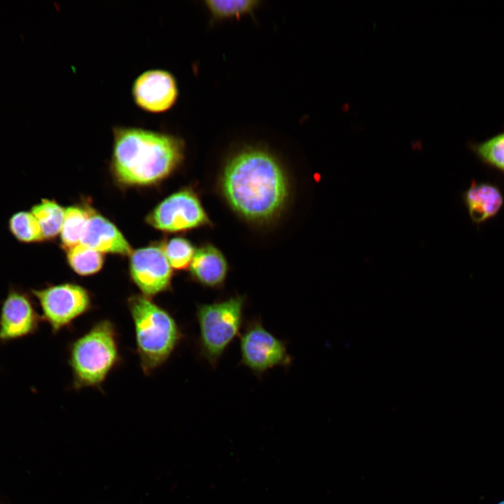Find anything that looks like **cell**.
Wrapping results in <instances>:
<instances>
[{"label": "cell", "mask_w": 504, "mask_h": 504, "mask_svg": "<svg viewBox=\"0 0 504 504\" xmlns=\"http://www.w3.org/2000/svg\"><path fill=\"white\" fill-rule=\"evenodd\" d=\"M229 206L246 220L263 223L276 218L289 197L286 174L268 152L244 149L230 158L220 178Z\"/></svg>", "instance_id": "6da1fadb"}, {"label": "cell", "mask_w": 504, "mask_h": 504, "mask_svg": "<svg viewBox=\"0 0 504 504\" xmlns=\"http://www.w3.org/2000/svg\"><path fill=\"white\" fill-rule=\"evenodd\" d=\"M112 169L125 185L146 186L167 177L183 158L184 143L178 136L141 127L113 130Z\"/></svg>", "instance_id": "7a4b0ae2"}, {"label": "cell", "mask_w": 504, "mask_h": 504, "mask_svg": "<svg viewBox=\"0 0 504 504\" xmlns=\"http://www.w3.org/2000/svg\"><path fill=\"white\" fill-rule=\"evenodd\" d=\"M135 332L136 352L145 374L165 363L183 335L174 316L150 298L134 294L127 301Z\"/></svg>", "instance_id": "3957f363"}, {"label": "cell", "mask_w": 504, "mask_h": 504, "mask_svg": "<svg viewBox=\"0 0 504 504\" xmlns=\"http://www.w3.org/2000/svg\"><path fill=\"white\" fill-rule=\"evenodd\" d=\"M118 338L113 322L102 319L70 344L68 363L73 388L102 386L120 360Z\"/></svg>", "instance_id": "277c9868"}, {"label": "cell", "mask_w": 504, "mask_h": 504, "mask_svg": "<svg viewBox=\"0 0 504 504\" xmlns=\"http://www.w3.org/2000/svg\"><path fill=\"white\" fill-rule=\"evenodd\" d=\"M245 302L244 296L235 295L209 304H197L200 353L211 366L217 365L239 335L243 323Z\"/></svg>", "instance_id": "5b68a950"}, {"label": "cell", "mask_w": 504, "mask_h": 504, "mask_svg": "<svg viewBox=\"0 0 504 504\" xmlns=\"http://www.w3.org/2000/svg\"><path fill=\"white\" fill-rule=\"evenodd\" d=\"M31 294L38 302L42 320L50 326L53 334L71 326L92 307L88 290L72 283L32 288Z\"/></svg>", "instance_id": "8992f818"}, {"label": "cell", "mask_w": 504, "mask_h": 504, "mask_svg": "<svg viewBox=\"0 0 504 504\" xmlns=\"http://www.w3.org/2000/svg\"><path fill=\"white\" fill-rule=\"evenodd\" d=\"M241 363L260 375L276 366L291 363L286 343L269 332L262 322L253 319L240 337Z\"/></svg>", "instance_id": "52a82bcc"}, {"label": "cell", "mask_w": 504, "mask_h": 504, "mask_svg": "<svg viewBox=\"0 0 504 504\" xmlns=\"http://www.w3.org/2000/svg\"><path fill=\"white\" fill-rule=\"evenodd\" d=\"M153 227L166 232H182L211 224L201 201L190 188L164 199L146 218Z\"/></svg>", "instance_id": "ba28073f"}, {"label": "cell", "mask_w": 504, "mask_h": 504, "mask_svg": "<svg viewBox=\"0 0 504 504\" xmlns=\"http://www.w3.org/2000/svg\"><path fill=\"white\" fill-rule=\"evenodd\" d=\"M41 316L31 295L18 286H10L0 307V344L34 335Z\"/></svg>", "instance_id": "9c48e42d"}, {"label": "cell", "mask_w": 504, "mask_h": 504, "mask_svg": "<svg viewBox=\"0 0 504 504\" xmlns=\"http://www.w3.org/2000/svg\"><path fill=\"white\" fill-rule=\"evenodd\" d=\"M130 276L142 295L150 298L171 286L172 268L162 246H150L130 255Z\"/></svg>", "instance_id": "30bf717a"}, {"label": "cell", "mask_w": 504, "mask_h": 504, "mask_svg": "<svg viewBox=\"0 0 504 504\" xmlns=\"http://www.w3.org/2000/svg\"><path fill=\"white\" fill-rule=\"evenodd\" d=\"M132 94L135 104L150 113H163L170 109L178 96L177 83L169 71L153 69L141 73L134 80Z\"/></svg>", "instance_id": "8fae6325"}, {"label": "cell", "mask_w": 504, "mask_h": 504, "mask_svg": "<svg viewBox=\"0 0 504 504\" xmlns=\"http://www.w3.org/2000/svg\"><path fill=\"white\" fill-rule=\"evenodd\" d=\"M80 244L102 253L130 255L132 253L130 245L118 228L91 209Z\"/></svg>", "instance_id": "7c38bea8"}, {"label": "cell", "mask_w": 504, "mask_h": 504, "mask_svg": "<svg viewBox=\"0 0 504 504\" xmlns=\"http://www.w3.org/2000/svg\"><path fill=\"white\" fill-rule=\"evenodd\" d=\"M462 200L470 220L477 225L494 218L504 204L503 192L498 186L475 180L462 193Z\"/></svg>", "instance_id": "4fadbf2b"}, {"label": "cell", "mask_w": 504, "mask_h": 504, "mask_svg": "<svg viewBox=\"0 0 504 504\" xmlns=\"http://www.w3.org/2000/svg\"><path fill=\"white\" fill-rule=\"evenodd\" d=\"M189 269L196 282L205 287L219 288L226 279L228 265L222 252L207 244L195 251Z\"/></svg>", "instance_id": "5bb4252c"}, {"label": "cell", "mask_w": 504, "mask_h": 504, "mask_svg": "<svg viewBox=\"0 0 504 504\" xmlns=\"http://www.w3.org/2000/svg\"><path fill=\"white\" fill-rule=\"evenodd\" d=\"M64 211L55 201L48 199L31 207V212L41 227L44 239H52L61 232Z\"/></svg>", "instance_id": "9a60e30c"}, {"label": "cell", "mask_w": 504, "mask_h": 504, "mask_svg": "<svg viewBox=\"0 0 504 504\" xmlns=\"http://www.w3.org/2000/svg\"><path fill=\"white\" fill-rule=\"evenodd\" d=\"M468 147L481 162L504 174V130L481 141H470Z\"/></svg>", "instance_id": "2e32d148"}, {"label": "cell", "mask_w": 504, "mask_h": 504, "mask_svg": "<svg viewBox=\"0 0 504 504\" xmlns=\"http://www.w3.org/2000/svg\"><path fill=\"white\" fill-rule=\"evenodd\" d=\"M90 209L79 206L65 209L61 229V242L64 248H71L80 243V238L90 215Z\"/></svg>", "instance_id": "e0dca14e"}, {"label": "cell", "mask_w": 504, "mask_h": 504, "mask_svg": "<svg viewBox=\"0 0 504 504\" xmlns=\"http://www.w3.org/2000/svg\"><path fill=\"white\" fill-rule=\"evenodd\" d=\"M67 261L76 273L88 276L100 270L104 258L102 253L79 244L67 249Z\"/></svg>", "instance_id": "ac0fdd59"}, {"label": "cell", "mask_w": 504, "mask_h": 504, "mask_svg": "<svg viewBox=\"0 0 504 504\" xmlns=\"http://www.w3.org/2000/svg\"><path fill=\"white\" fill-rule=\"evenodd\" d=\"M8 229L20 242L31 244L44 240L41 227L31 211L13 214L8 220Z\"/></svg>", "instance_id": "d6986e66"}, {"label": "cell", "mask_w": 504, "mask_h": 504, "mask_svg": "<svg viewBox=\"0 0 504 504\" xmlns=\"http://www.w3.org/2000/svg\"><path fill=\"white\" fill-rule=\"evenodd\" d=\"M162 248L172 268L177 270L190 267L196 251L191 242L183 237L172 238Z\"/></svg>", "instance_id": "ffe728a7"}, {"label": "cell", "mask_w": 504, "mask_h": 504, "mask_svg": "<svg viewBox=\"0 0 504 504\" xmlns=\"http://www.w3.org/2000/svg\"><path fill=\"white\" fill-rule=\"evenodd\" d=\"M206 4L214 17L226 18L239 17L251 12L256 6L257 1L250 0H211L206 1Z\"/></svg>", "instance_id": "44dd1931"}, {"label": "cell", "mask_w": 504, "mask_h": 504, "mask_svg": "<svg viewBox=\"0 0 504 504\" xmlns=\"http://www.w3.org/2000/svg\"><path fill=\"white\" fill-rule=\"evenodd\" d=\"M496 504H504V499H503V500H500V501H499V502H498V503H497Z\"/></svg>", "instance_id": "7402d4cb"}]
</instances>
